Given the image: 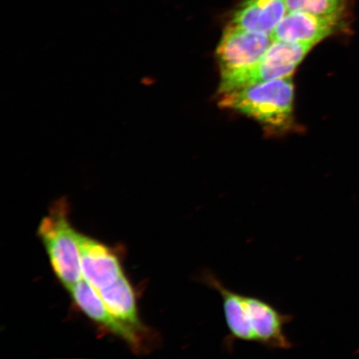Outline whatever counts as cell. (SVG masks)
I'll return each instance as SVG.
<instances>
[{
  "instance_id": "cell-7",
  "label": "cell",
  "mask_w": 359,
  "mask_h": 359,
  "mask_svg": "<svg viewBox=\"0 0 359 359\" xmlns=\"http://www.w3.org/2000/svg\"><path fill=\"white\" fill-rule=\"evenodd\" d=\"M83 277L97 292L124 275L118 257L109 247L77 232Z\"/></svg>"
},
{
  "instance_id": "cell-2",
  "label": "cell",
  "mask_w": 359,
  "mask_h": 359,
  "mask_svg": "<svg viewBox=\"0 0 359 359\" xmlns=\"http://www.w3.org/2000/svg\"><path fill=\"white\" fill-rule=\"evenodd\" d=\"M294 85L291 76L250 85L222 94L219 105L241 112L264 125L285 128L293 116Z\"/></svg>"
},
{
  "instance_id": "cell-3",
  "label": "cell",
  "mask_w": 359,
  "mask_h": 359,
  "mask_svg": "<svg viewBox=\"0 0 359 359\" xmlns=\"http://www.w3.org/2000/svg\"><path fill=\"white\" fill-rule=\"evenodd\" d=\"M66 206L60 201L45 217L39 235L46 248L53 271L67 290L83 279L77 231L67 219Z\"/></svg>"
},
{
  "instance_id": "cell-11",
  "label": "cell",
  "mask_w": 359,
  "mask_h": 359,
  "mask_svg": "<svg viewBox=\"0 0 359 359\" xmlns=\"http://www.w3.org/2000/svg\"><path fill=\"white\" fill-rule=\"evenodd\" d=\"M356 1L357 0H285L288 12H306L348 20H350L352 8Z\"/></svg>"
},
{
  "instance_id": "cell-5",
  "label": "cell",
  "mask_w": 359,
  "mask_h": 359,
  "mask_svg": "<svg viewBox=\"0 0 359 359\" xmlns=\"http://www.w3.org/2000/svg\"><path fill=\"white\" fill-rule=\"evenodd\" d=\"M273 41L271 36L228 25L217 51L222 75L252 66L268 50Z\"/></svg>"
},
{
  "instance_id": "cell-6",
  "label": "cell",
  "mask_w": 359,
  "mask_h": 359,
  "mask_svg": "<svg viewBox=\"0 0 359 359\" xmlns=\"http://www.w3.org/2000/svg\"><path fill=\"white\" fill-rule=\"evenodd\" d=\"M349 20L343 18L290 11L276 27L273 40L311 44L313 46L330 36L348 29Z\"/></svg>"
},
{
  "instance_id": "cell-9",
  "label": "cell",
  "mask_w": 359,
  "mask_h": 359,
  "mask_svg": "<svg viewBox=\"0 0 359 359\" xmlns=\"http://www.w3.org/2000/svg\"><path fill=\"white\" fill-rule=\"evenodd\" d=\"M287 13L285 0H241L228 25L272 37Z\"/></svg>"
},
{
  "instance_id": "cell-10",
  "label": "cell",
  "mask_w": 359,
  "mask_h": 359,
  "mask_svg": "<svg viewBox=\"0 0 359 359\" xmlns=\"http://www.w3.org/2000/svg\"><path fill=\"white\" fill-rule=\"evenodd\" d=\"M97 294L116 320L135 329L142 330L134 292L124 275L119 277L114 284L97 291Z\"/></svg>"
},
{
  "instance_id": "cell-8",
  "label": "cell",
  "mask_w": 359,
  "mask_h": 359,
  "mask_svg": "<svg viewBox=\"0 0 359 359\" xmlns=\"http://www.w3.org/2000/svg\"><path fill=\"white\" fill-rule=\"evenodd\" d=\"M69 291L81 311L91 320L127 341L134 348H140L141 330L125 325L112 316L100 294L83 278L72 286Z\"/></svg>"
},
{
  "instance_id": "cell-1",
  "label": "cell",
  "mask_w": 359,
  "mask_h": 359,
  "mask_svg": "<svg viewBox=\"0 0 359 359\" xmlns=\"http://www.w3.org/2000/svg\"><path fill=\"white\" fill-rule=\"evenodd\" d=\"M196 280L222 298L227 334L222 341L226 353L234 352L237 342L259 345L268 350H289L294 344L285 327L294 320L267 300L232 290L224 284L212 269H202Z\"/></svg>"
},
{
  "instance_id": "cell-4",
  "label": "cell",
  "mask_w": 359,
  "mask_h": 359,
  "mask_svg": "<svg viewBox=\"0 0 359 359\" xmlns=\"http://www.w3.org/2000/svg\"><path fill=\"white\" fill-rule=\"evenodd\" d=\"M313 45L273 40L271 47L252 66L222 75L219 92L234 91L250 85L290 77Z\"/></svg>"
}]
</instances>
